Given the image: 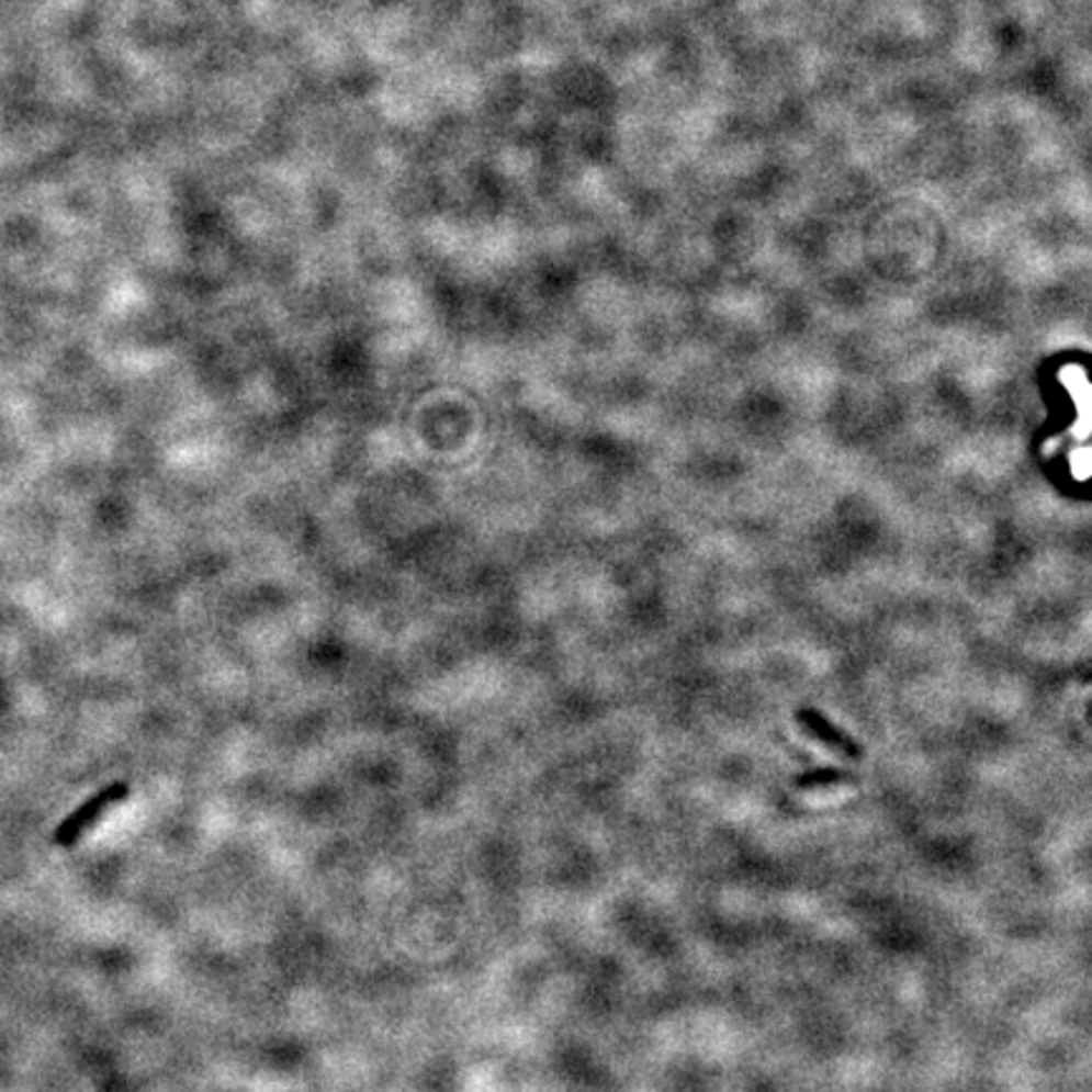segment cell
<instances>
[{
	"label": "cell",
	"instance_id": "2",
	"mask_svg": "<svg viewBox=\"0 0 1092 1092\" xmlns=\"http://www.w3.org/2000/svg\"><path fill=\"white\" fill-rule=\"evenodd\" d=\"M797 721H799V727L810 733V736H814L817 741H822V744L830 746L832 752H837L847 758H855V762H860V758L865 756L863 746L857 744L855 739H849L847 733H842L835 723L824 719L822 713H817L814 708H807V706L799 708Z\"/></svg>",
	"mask_w": 1092,
	"mask_h": 1092
},
{
	"label": "cell",
	"instance_id": "3",
	"mask_svg": "<svg viewBox=\"0 0 1092 1092\" xmlns=\"http://www.w3.org/2000/svg\"><path fill=\"white\" fill-rule=\"evenodd\" d=\"M791 781H795L797 789H817V787L849 785V781H857V777L847 769H837V766H817V769L797 774Z\"/></svg>",
	"mask_w": 1092,
	"mask_h": 1092
},
{
	"label": "cell",
	"instance_id": "1",
	"mask_svg": "<svg viewBox=\"0 0 1092 1092\" xmlns=\"http://www.w3.org/2000/svg\"><path fill=\"white\" fill-rule=\"evenodd\" d=\"M127 797H130V785H124V781H116V785L104 787L102 791H99V795L91 797L89 802L81 804L77 812H71L61 824H58L56 832H54V842L58 847L74 845V842L85 835L91 824H94L99 817L110 810L112 804L122 802V799H127Z\"/></svg>",
	"mask_w": 1092,
	"mask_h": 1092
}]
</instances>
